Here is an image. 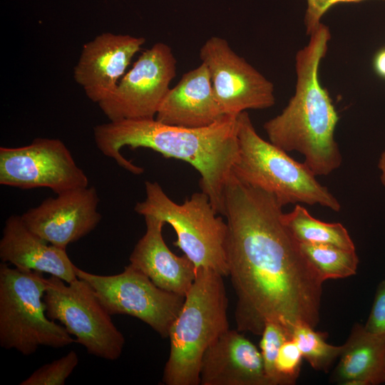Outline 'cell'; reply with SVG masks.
<instances>
[{
  "instance_id": "obj_26",
  "label": "cell",
  "mask_w": 385,
  "mask_h": 385,
  "mask_svg": "<svg viewBox=\"0 0 385 385\" xmlns=\"http://www.w3.org/2000/svg\"><path fill=\"white\" fill-rule=\"evenodd\" d=\"M364 326L367 332L385 339V280L377 287L369 316Z\"/></svg>"
},
{
  "instance_id": "obj_28",
  "label": "cell",
  "mask_w": 385,
  "mask_h": 385,
  "mask_svg": "<svg viewBox=\"0 0 385 385\" xmlns=\"http://www.w3.org/2000/svg\"><path fill=\"white\" fill-rule=\"evenodd\" d=\"M373 68L379 77L385 79V47L379 49L374 55Z\"/></svg>"
},
{
  "instance_id": "obj_7",
  "label": "cell",
  "mask_w": 385,
  "mask_h": 385,
  "mask_svg": "<svg viewBox=\"0 0 385 385\" xmlns=\"http://www.w3.org/2000/svg\"><path fill=\"white\" fill-rule=\"evenodd\" d=\"M145 199L135 211L168 223L175 231L179 247L195 268H208L228 276L225 253L227 225L213 207L209 197L195 192L182 204L172 200L157 182L145 181Z\"/></svg>"
},
{
  "instance_id": "obj_4",
  "label": "cell",
  "mask_w": 385,
  "mask_h": 385,
  "mask_svg": "<svg viewBox=\"0 0 385 385\" xmlns=\"http://www.w3.org/2000/svg\"><path fill=\"white\" fill-rule=\"evenodd\" d=\"M223 276L199 267L169 330L170 354L163 382L199 385L202 358L207 348L229 329L228 300Z\"/></svg>"
},
{
  "instance_id": "obj_21",
  "label": "cell",
  "mask_w": 385,
  "mask_h": 385,
  "mask_svg": "<svg viewBox=\"0 0 385 385\" xmlns=\"http://www.w3.org/2000/svg\"><path fill=\"white\" fill-rule=\"evenodd\" d=\"M300 248L325 281L342 279L356 274L359 257L355 250L326 244H302Z\"/></svg>"
},
{
  "instance_id": "obj_29",
  "label": "cell",
  "mask_w": 385,
  "mask_h": 385,
  "mask_svg": "<svg viewBox=\"0 0 385 385\" xmlns=\"http://www.w3.org/2000/svg\"><path fill=\"white\" fill-rule=\"evenodd\" d=\"M378 169L380 172V181L385 188V149L382 151L379 158Z\"/></svg>"
},
{
  "instance_id": "obj_25",
  "label": "cell",
  "mask_w": 385,
  "mask_h": 385,
  "mask_svg": "<svg viewBox=\"0 0 385 385\" xmlns=\"http://www.w3.org/2000/svg\"><path fill=\"white\" fill-rule=\"evenodd\" d=\"M302 358L299 349L292 339L282 343L275 360L279 385H292L296 383Z\"/></svg>"
},
{
  "instance_id": "obj_12",
  "label": "cell",
  "mask_w": 385,
  "mask_h": 385,
  "mask_svg": "<svg viewBox=\"0 0 385 385\" xmlns=\"http://www.w3.org/2000/svg\"><path fill=\"white\" fill-rule=\"evenodd\" d=\"M200 58L207 68L213 91L223 113L237 116L250 109L275 104L273 83L222 37L212 36L202 46Z\"/></svg>"
},
{
  "instance_id": "obj_16",
  "label": "cell",
  "mask_w": 385,
  "mask_h": 385,
  "mask_svg": "<svg viewBox=\"0 0 385 385\" xmlns=\"http://www.w3.org/2000/svg\"><path fill=\"white\" fill-rule=\"evenodd\" d=\"M144 218L146 230L130 255V264L160 289L185 297L195 279V265L168 248L163 236L165 222L151 215Z\"/></svg>"
},
{
  "instance_id": "obj_8",
  "label": "cell",
  "mask_w": 385,
  "mask_h": 385,
  "mask_svg": "<svg viewBox=\"0 0 385 385\" xmlns=\"http://www.w3.org/2000/svg\"><path fill=\"white\" fill-rule=\"evenodd\" d=\"M46 283L43 301L47 317L59 321L88 354L118 359L125 345L124 336L91 286L79 278L66 283L52 275L46 278Z\"/></svg>"
},
{
  "instance_id": "obj_10",
  "label": "cell",
  "mask_w": 385,
  "mask_h": 385,
  "mask_svg": "<svg viewBox=\"0 0 385 385\" xmlns=\"http://www.w3.org/2000/svg\"><path fill=\"white\" fill-rule=\"evenodd\" d=\"M0 184L21 189L47 188L56 195L88 186V178L59 139L0 148Z\"/></svg>"
},
{
  "instance_id": "obj_27",
  "label": "cell",
  "mask_w": 385,
  "mask_h": 385,
  "mask_svg": "<svg viewBox=\"0 0 385 385\" xmlns=\"http://www.w3.org/2000/svg\"><path fill=\"white\" fill-rule=\"evenodd\" d=\"M365 0H307L304 15L307 34L309 36L322 23V17L334 5L339 3H356Z\"/></svg>"
},
{
  "instance_id": "obj_2",
  "label": "cell",
  "mask_w": 385,
  "mask_h": 385,
  "mask_svg": "<svg viewBox=\"0 0 385 385\" xmlns=\"http://www.w3.org/2000/svg\"><path fill=\"white\" fill-rule=\"evenodd\" d=\"M237 117L225 115L210 126L197 128L164 124L155 118L125 119L97 125L93 136L104 155L135 175L144 169L121 154L123 147L150 148L165 158L188 163L199 173L202 191L222 215L225 188L238 156Z\"/></svg>"
},
{
  "instance_id": "obj_3",
  "label": "cell",
  "mask_w": 385,
  "mask_h": 385,
  "mask_svg": "<svg viewBox=\"0 0 385 385\" xmlns=\"http://www.w3.org/2000/svg\"><path fill=\"white\" fill-rule=\"evenodd\" d=\"M329 28L321 23L295 57L297 81L287 106L264 124L270 142L287 152L297 151L315 176L338 169L342 155L334 138L339 115L319 81V67L328 51Z\"/></svg>"
},
{
  "instance_id": "obj_20",
  "label": "cell",
  "mask_w": 385,
  "mask_h": 385,
  "mask_svg": "<svg viewBox=\"0 0 385 385\" xmlns=\"http://www.w3.org/2000/svg\"><path fill=\"white\" fill-rule=\"evenodd\" d=\"M282 219L299 243L326 244L346 250H355L354 244L342 224L317 220L300 204H296L289 212H283Z\"/></svg>"
},
{
  "instance_id": "obj_9",
  "label": "cell",
  "mask_w": 385,
  "mask_h": 385,
  "mask_svg": "<svg viewBox=\"0 0 385 385\" xmlns=\"http://www.w3.org/2000/svg\"><path fill=\"white\" fill-rule=\"evenodd\" d=\"M76 273L91 286L111 315L132 316L150 326L162 338H168L185 297L160 289L130 264L114 275H98L77 267Z\"/></svg>"
},
{
  "instance_id": "obj_14",
  "label": "cell",
  "mask_w": 385,
  "mask_h": 385,
  "mask_svg": "<svg viewBox=\"0 0 385 385\" xmlns=\"http://www.w3.org/2000/svg\"><path fill=\"white\" fill-rule=\"evenodd\" d=\"M145 41L141 36L106 32L83 45L73 78L91 101L98 104L112 94Z\"/></svg>"
},
{
  "instance_id": "obj_13",
  "label": "cell",
  "mask_w": 385,
  "mask_h": 385,
  "mask_svg": "<svg viewBox=\"0 0 385 385\" xmlns=\"http://www.w3.org/2000/svg\"><path fill=\"white\" fill-rule=\"evenodd\" d=\"M98 202L96 188L87 186L48 197L21 216L33 232L66 250L70 243L87 235L98 225L101 220Z\"/></svg>"
},
{
  "instance_id": "obj_1",
  "label": "cell",
  "mask_w": 385,
  "mask_h": 385,
  "mask_svg": "<svg viewBox=\"0 0 385 385\" xmlns=\"http://www.w3.org/2000/svg\"><path fill=\"white\" fill-rule=\"evenodd\" d=\"M282 207L232 174L225 186V253L240 332L261 335L266 322L275 321L292 334L298 324L319 322L324 280L283 223Z\"/></svg>"
},
{
  "instance_id": "obj_11",
  "label": "cell",
  "mask_w": 385,
  "mask_h": 385,
  "mask_svg": "<svg viewBox=\"0 0 385 385\" xmlns=\"http://www.w3.org/2000/svg\"><path fill=\"white\" fill-rule=\"evenodd\" d=\"M176 76L171 48L158 42L143 51L112 94L98 106L110 121L154 118Z\"/></svg>"
},
{
  "instance_id": "obj_19",
  "label": "cell",
  "mask_w": 385,
  "mask_h": 385,
  "mask_svg": "<svg viewBox=\"0 0 385 385\" xmlns=\"http://www.w3.org/2000/svg\"><path fill=\"white\" fill-rule=\"evenodd\" d=\"M331 381L345 385L385 383V339L367 332L361 324H354L342 345Z\"/></svg>"
},
{
  "instance_id": "obj_23",
  "label": "cell",
  "mask_w": 385,
  "mask_h": 385,
  "mask_svg": "<svg viewBox=\"0 0 385 385\" xmlns=\"http://www.w3.org/2000/svg\"><path fill=\"white\" fill-rule=\"evenodd\" d=\"M292 332L278 322L267 321L265 324L260 347L270 385H279L275 360L280 346L286 340L292 339Z\"/></svg>"
},
{
  "instance_id": "obj_6",
  "label": "cell",
  "mask_w": 385,
  "mask_h": 385,
  "mask_svg": "<svg viewBox=\"0 0 385 385\" xmlns=\"http://www.w3.org/2000/svg\"><path fill=\"white\" fill-rule=\"evenodd\" d=\"M43 273L0 264V345L24 356L41 346L63 348L76 342L65 327L46 314Z\"/></svg>"
},
{
  "instance_id": "obj_17",
  "label": "cell",
  "mask_w": 385,
  "mask_h": 385,
  "mask_svg": "<svg viewBox=\"0 0 385 385\" xmlns=\"http://www.w3.org/2000/svg\"><path fill=\"white\" fill-rule=\"evenodd\" d=\"M225 115L216 99L208 69L201 63L169 89L155 119L167 125L197 128L210 126Z\"/></svg>"
},
{
  "instance_id": "obj_5",
  "label": "cell",
  "mask_w": 385,
  "mask_h": 385,
  "mask_svg": "<svg viewBox=\"0 0 385 385\" xmlns=\"http://www.w3.org/2000/svg\"><path fill=\"white\" fill-rule=\"evenodd\" d=\"M237 125L239 151L232 175L237 179L272 194L283 207L302 203L341 210L337 197L304 163L260 137L247 111L237 115Z\"/></svg>"
},
{
  "instance_id": "obj_24",
  "label": "cell",
  "mask_w": 385,
  "mask_h": 385,
  "mask_svg": "<svg viewBox=\"0 0 385 385\" xmlns=\"http://www.w3.org/2000/svg\"><path fill=\"white\" fill-rule=\"evenodd\" d=\"M78 364L77 353L70 351L66 355L39 367L20 385H63Z\"/></svg>"
},
{
  "instance_id": "obj_22",
  "label": "cell",
  "mask_w": 385,
  "mask_h": 385,
  "mask_svg": "<svg viewBox=\"0 0 385 385\" xmlns=\"http://www.w3.org/2000/svg\"><path fill=\"white\" fill-rule=\"evenodd\" d=\"M314 329L307 324H298L293 329L292 339L314 369L327 373L339 357L342 346L327 343V334Z\"/></svg>"
},
{
  "instance_id": "obj_18",
  "label": "cell",
  "mask_w": 385,
  "mask_h": 385,
  "mask_svg": "<svg viewBox=\"0 0 385 385\" xmlns=\"http://www.w3.org/2000/svg\"><path fill=\"white\" fill-rule=\"evenodd\" d=\"M0 259L16 268L47 273L66 283L78 279L76 266L66 250L50 244L33 232L21 215H11L5 222L0 240Z\"/></svg>"
},
{
  "instance_id": "obj_15",
  "label": "cell",
  "mask_w": 385,
  "mask_h": 385,
  "mask_svg": "<svg viewBox=\"0 0 385 385\" xmlns=\"http://www.w3.org/2000/svg\"><path fill=\"white\" fill-rule=\"evenodd\" d=\"M201 385H270L261 352L238 330L228 329L205 351Z\"/></svg>"
}]
</instances>
